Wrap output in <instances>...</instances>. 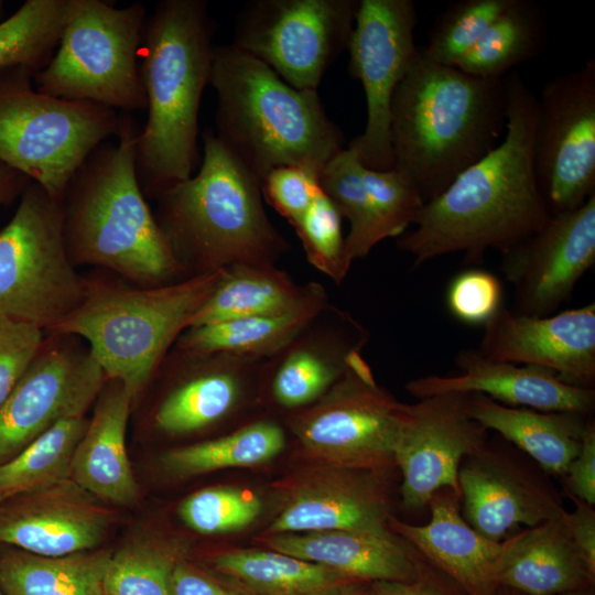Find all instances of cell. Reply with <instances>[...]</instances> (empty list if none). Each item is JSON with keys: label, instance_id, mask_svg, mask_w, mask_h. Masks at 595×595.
I'll return each instance as SVG.
<instances>
[{"label": "cell", "instance_id": "44", "mask_svg": "<svg viewBox=\"0 0 595 595\" xmlns=\"http://www.w3.org/2000/svg\"><path fill=\"white\" fill-rule=\"evenodd\" d=\"M502 286L493 273L469 269L448 284L446 304L451 314L470 325H485L502 306Z\"/></svg>", "mask_w": 595, "mask_h": 595}, {"label": "cell", "instance_id": "9", "mask_svg": "<svg viewBox=\"0 0 595 595\" xmlns=\"http://www.w3.org/2000/svg\"><path fill=\"white\" fill-rule=\"evenodd\" d=\"M145 20L141 3L69 0L58 44L33 77L35 89L115 111L145 109L139 64Z\"/></svg>", "mask_w": 595, "mask_h": 595}, {"label": "cell", "instance_id": "10", "mask_svg": "<svg viewBox=\"0 0 595 595\" xmlns=\"http://www.w3.org/2000/svg\"><path fill=\"white\" fill-rule=\"evenodd\" d=\"M86 278L72 263L62 202L30 182L0 229V317L52 332L83 302Z\"/></svg>", "mask_w": 595, "mask_h": 595}, {"label": "cell", "instance_id": "50", "mask_svg": "<svg viewBox=\"0 0 595 595\" xmlns=\"http://www.w3.org/2000/svg\"><path fill=\"white\" fill-rule=\"evenodd\" d=\"M569 496V495H567ZM574 504L572 511L564 510L561 519L566 532L591 571L595 572V510L575 497L569 496Z\"/></svg>", "mask_w": 595, "mask_h": 595}, {"label": "cell", "instance_id": "17", "mask_svg": "<svg viewBox=\"0 0 595 595\" xmlns=\"http://www.w3.org/2000/svg\"><path fill=\"white\" fill-rule=\"evenodd\" d=\"M458 484L463 518L494 541L506 540L519 527H534L564 510L545 472L489 441L462 462Z\"/></svg>", "mask_w": 595, "mask_h": 595}, {"label": "cell", "instance_id": "15", "mask_svg": "<svg viewBox=\"0 0 595 595\" xmlns=\"http://www.w3.org/2000/svg\"><path fill=\"white\" fill-rule=\"evenodd\" d=\"M106 380L82 338L46 333L40 351L0 405V465L58 421L86 415Z\"/></svg>", "mask_w": 595, "mask_h": 595}, {"label": "cell", "instance_id": "8", "mask_svg": "<svg viewBox=\"0 0 595 595\" xmlns=\"http://www.w3.org/2000/svg\"><path fill=\"white\" fill-rule=\"evenodd\" d=\"M35 74L24 67L0 71V162L62 202L90 153L117 137L125 115L40 93Z\"/></svg>", "mask_w": 595, "mask_h": 595}, {"label": "cell", "instance_id": "41", "mask_svg": "<svg viewBox=\"0 0 595 595\" xmlns=\"http://www.w3.org/2000/svg\"><path fill=\"white\" fill-rule=\"evenodd\" d=\"M261 512V502L252 494L229 486L201 489L186 497L178 507L182 521L192 530L226 533L251 524Z\"/></svg>", "mask_w": 595, "mask_h": 595}, {"label": "cell", "instance_id": "6", "mask_svg": "<svg viewBox=\"0 0 595 595\" xmlns=\"http://www.w3.org/2000/svg\"><path fill=\"white\" fill-rule=\"evenodd\" d=\"M209 84L217 95L215 134L259 183L282 165L321 174L345 148L317 90L292 87L231 44L215 46Z\"/></svg>", "mask_w": 595, "mask_h": 595}, {"label": "cell", "instance_id": "16", "mask_svg": "<svg viewBox=\"0 0 595 595\" xmlns=\"http://www.w3.org/2000/svg\"><path fill=\"white\" fill-rule=\"evenodd\" d=\"M487 441L488 430L468 412V393L450 392L407 403L394 450L403 505L411 509L428 506L444 488L461 496V464Z\"/></svg>", "mask_w": 595, "mask_h": 595}, {"label": "cell", "instance_id": "19", "mask_svg": "<svg viewBox=\"0 0 595 595\" xmlns=\"http://www.w3.org/2000/svg\"><path fill=\"white\" fill-rule=\"evenodd\" d=\"M483 356L555 372L591 388L595 380V303L558 314L531 316L501 306L484 325Z\"/></svg>", "mask_w": 595, "mask_h": 595}, {"label": "cell", "instance_id": "52", "mask_svg": "<svg viewBox=\"0 0 595 595\" xmlns=\"http://www.w3.org/2000/svg\"><path fill=\"white\" fill-rule=\"evenodd\" d=\"M307 595H370V582H345L317 589Z\"/></svg>", "mask_w": 595, "mask_h": 595}, {"label": "cell", "instance_id": "36", "mask_svg": "<svg viewBox=\"0 0 595 595\" xmlns=\"http://www.w3.org/2000/svg\"><path fill=\"white\" fill-rule=\"evenodd\" d=\"M89 419L58 421L24 450L0 465V499L33 494L61 484L71 476L74 452Z\"/></svg>", "mask_w": 595, "mask_h": 595}, {"label": "cell", "instance_id": "33", "mask_svg": "<svg viewBox=\"0 0 595 595\" xmlns=\"http://www.w3.org/2000/svg\"><path fill=\"white\" fill-rule=\"evenodd\" d=\"M545 40L541 7L532 0H512L454 67L476 78L502 79L536 57Z\"/></svg>", "mask_w": 595, "mask_h": 595}, {"label": "cell", "instance_id": "37", "mask_svg": "<svg viewBox=\"0 0 595 595\" xmlns=\"http://www.w3.org/2000/svg\"><path fill=\"white\" fill-rule=\"evenodd\" d=\"M363 167L355 150L347 145L326 163L320 174L322 191L349 224L344 242V259L349 269L355 260L366 257L380 242L363 181Z\"/></svg>", "mask_w": 595, "mask_h": 595}, {"label": "cell", "instance_id": "51", "mask_svg": "<svg viewBox=\"0 0 595 595\" xmlns=\"http://www.w3.org/2000/svg\"><path fill=\"white\" fill-rule=\"evenodd\" d=\"M30 182L28 176L0 162V206H8L20 197Z\"/></svg>", "mask_w": 595, "mask_h": 595}, {"label": "cell", "instance_id": "54", "mask_svg": "<svg viewBox=\"0 0 595 595\" xmlns=\"http://www.w3.org/2000/svg\"><path fill=\"white\" fill-rule=\"evenodd\" d=\"M496 595H523L508 587H499Z\"/></svg>", "mask_w": 595, "mask_h": 595}, {"label": "cell", "instance_id": "38", "mask_svg": "<svg viewBox=\"0 0 595 595\" xmlns=\"http://www.w3.org/2000/svg\"><path fill=\"white\" fill-rule=\"evenodd\" d=\"M68 6L69 0H26L0 22V71L42 69L58 44Z\"/></svg>", "mask_w": 595, "mask_h": 595}, {"label": "cell", "instance_id": "2", "mask_svg": "<svg viewBox=\"0 0 595 595\" xmlns=\"http://www.w3.org/2000/svg\"><path fill=\"white\" fill-rule=\"evenodd\" d=\"M507 108V76L476 78L418 47L391 102L392 167L432 201L498 144Z\"/></svg>", "mask_w": 595, "mask_h": 595}, {"label": "cell", "instance_id": "53", "mask_svg": "<svg viewBox=\"0 0 595 595\" xmlns=\"http://www.w3.org/2000/svg\"><path fill=\"white\" fill-rule=\"evenodd\" d=\"M556 595H595V588L594 586H591V587L565 592V593H561Z\"/></svg>", "mask_w": 595, "mask_h": 595}, {"label": "cell", "instance_id": "32", "mask_svg": "<svg viewBox=\"0 0 595 595\" xmlns=\"http://www.w3.org/2000/svg\"><path fill=\"white\" fill-rule=\"evenodd\" d=\"M110 555L91 550L47 558L4 551L0 553V588L6 595H104Z\"/></svg>", "mask_w": 595, "mask_h": 595}, {"label": "cell", "instance_id": "26", "mask_svg": "<svg viewBox=\"0 0 595 595\" xmlns=\"http://www.w3.org/2000/svg\"><path fill=\"white\" fill-rule=\"evenodd\" d=\"M94 404L73 455L71 477L98 498L126 506L139 493L126 446L132 400L119 380L107 379Z\"/></svg>", "mask_w": 595, "mask_h": 595}, {"label": "cell", "instance_id": "18", "mask_svg": "<svg viewBox=\"0 0 595 595\" xmlns=\"http://www.w3.org/2000/svg\"><path fill=\"white\" fill-rule=\"evenodd\" d=\"M594 263L595 193L504 253V273L516 291L515 312L551 315Z\"/></svg>", "mask_w": 595, "mask_h": 595}, {"label": "cell", "instance_id": "57", "mask_svg": "<svg viewBox=\"0 0 595 595\" xmlns=\"http://www.w3.org/2000/svg\"><path fill=\"white\" fill-rule=\"evenodd\" d=\"M2 500L0 499V505H1Z\"/></svg>", "mask_w": 595, "mask_h": 595}, {"label": "cell", "instance_id": "23", "mask_svg": "<svg viewBox=\"0 0 595 595\" xmlns=\"http://www.w3.org/2000/svg\"><path fill=\"white\" fill-rule=\"evenodd\" d=\"M455 364L458 374L415 378L405 383L407 391L416 399L479 393L509 407L586 416L594 410V389L570 385L549 369L494 360L477 349L459 350Z\"/></svg>", "mask_w": 595, "mask_h": 595}, {"label": "cell", "instance_id": "49", "mask_svg": "<svg viewBox=\"0 0 595 595\" xmlns=\"http://www.w3.org/2000/svg\"><path fill=\"white\" fill-rule=\"evenodd\" d=\"M565 490L591 506L595 505V425L588 421L578 454L570 463L564 476Z\"/></svg>", "mask_w": 595, "mask_h": 595}, {"label": "cell", "instance_id": "47", "mask_svg": "<svg viewBox=\"0 0 595 595\" xmlns=\"http://www.w3.org/2000/svg\"><path fill=\"white\" fill-rule=\"evenodd\" d=\"M174 595H259L238 578L180 560L174 571Z\"/></svg>", "mask_w": 595, "mask_h": 595}, {"label": "cell", "instance_id": "14", "mask_svg": "<svg viewBox=\"0 0 595 595\" xmlns=\"http://www.w3.org/2000/svg\"><path fill=\"white\" fill-rule=\"evenodd\" d=\"M418 17L412 0H360L347 50L348 69L361 82L367 120L348 147L370 170L392 169L391 102L416 53Z\"/></svg>", "mask_w": 595, "mask_h": 595}, {"label": "cell", "instance_id": "13", "mask_svg": "<svg viewBox=\"0 0 595 595\" xmlns=\"http://www.w3.org/2000/svg\"><path fill=\"white\" fill-rule=\"evenodd\" d=\"M533 170L551 217L578 208L595 193V58L544 85Z\"/></svg>", "mask_w": 595, "mask_h": 595}, {"label": "cell", "instance_id": "4", "mask_svg": "<svg viewBox=\"0 0 595 595\" xmlns=\"http://www.w3.org/2000/svg\"><path fill=\"white\" fill-rule=\"evenodd\" d=\"M137 130L125 115L117 141L86 159L62 201L67 255L82 266L111 272L141 286L186 279L161 232L136 167Z\"/></svg>", "mask_w": 595, "mask_h": 595}, {"label": "cell", "instance_id": "48", "mask_svg": "<svg viewBox=\"0 0 595 595\" xmlns=\"http://www.w3.org/2000/svg\"><path fill=\"white\" fill-rule=\"evenodd\" d=\"M416 551V550H415ZM370 595H467L453 580L416 551V573L408 582H370Z\"/></svg>", "mask_w": 595, "mask_h": 595}, {"label": "cell", "instance_id": "39", "mask_svg": "<svg viewBox=\"0 0 595 595\" xmlns=\"http://www.w3.org/2000/svg\"><path fill=\"white\" fill-rule=\"evenodd\" d=\"M175 552L150 541H134L110 555L104 595H174Z\"/></svg>", "mask_w": 595, "mask_h": 595}, {"label": "cell", "instance_id": "12", "mask_svg": "<svg viewBox=\"0 0 595 595\" xmlns=\"http://www.w3.org/2000/svg\"><path fill=\"white\" fill-rule=\"evenodd\" d=\"M358 0H255L240 13L230 43L285 83L317 90L347 48Z\"/></svg>", "mask_w": 595, "mask_h": 595}, {"label": "cell", "instance_id": "43", "mask_svg": "<svg viewBox=\"0 0 595 595\" xmlns=\"http://www.w3.org/2000/svg\"><path fill=\"white\" fill-rule=\"evenodd\" d=\"M363 181L380 241L403 235L424 205L414 184L394 167L376 171L364 166Z\"/></svg>", "mask_w": 595, "mask_h": 595}, {"label": "cell", "instance_id": "29", "mask_svg": "<svg viewBox=\"0 0 595 595\" xmlns=\"http://www.w3.org/2000/svg\"><path fill=\"white\" fill-rule=\"evenodd\" d=\"M468 412L485 429L512 443L543 472L560 477L578 454L589 421L586 415L572 412L509 407L479 393H468Z\"/></svg>", "mask_w": 595, "mask_h": 595}, {"label": "cell", "instance_id": "27", "mask_svg": "<svg viewBox=\"0 0 595 595\" xmlns=\"http://www.w3.org/2000/svg\"><path fill=\"white\" fill-rule=\"evenodd\" d=\"M109 524L100 508L66 494H39L0 509V543L21 551L60 558L91 551Z\"/></svg>", "mask_w": 595, "mask_h": 595}, {"label": "cell", "instance_id": "25", "mask_svg": "<svg viewBox=\"0 0 595 595\" xmlns=\"http://www.w3.org/2000/svg\"><path fill=\"white\" fill-rule=\"evenodd\" d=\"M261 542L304 561L363 582H408L416 573V551L393 534L353 530L266 534Z\"/></svg>", "mask_w": 595, "mask_h": 595}, {"label": "cell", "instance_id": "46", "mask_svg": "<svg viewBox=\"0 0 595 595\" xmlns=\"http://www.w3.org/2000/svg\"><path fill=\"white\" fill-rule=\"evenodd\" d=\"M46 333L33 325L0 317V405L40 351Z\"/></svg>", "mask_w": 595, "mask_h": 595}, {"label": "cell", "instance_id": "1", "mask_svg": "<svg viewBox=\"0 0 595 595\" xmlns=\"http://www.w3.org/2000/svg\"><path fill=\"white\" fill-rule=\"evenodd\" d=\"M507 83L502 140L425 203L414 228L397 238L415 267L454 252L466 262H477L490 249L504 255L551 218L533 170L538 99L518 71Z\"/></svg>", "mask_w": 595, "mask_h": 595}, {"label": "cell", "instance_id": "45", "mask_svg": "<svg viewBox=\"0 0 595 595\" xmlns=\"http://www.w3.org/2000/svg\"><path fill=\"white\" fill-rule=\"evenodd\" d=\"M262 197L292 226L322 192L320 174L300 165L272 169L260 183Z\"/></svg>", "mask_w": 595, "mask_h": 595}, {"label": "cell", "instance_id": "35", "mask_svg": "<svg viewBox=\"0 0 595 595\" xmlns=\"http://www.w3.org/2000/svg\"><path fill=\"white\" fill-rule=\"evenodd\" d=\"M284 445L283 428L271 419H259L226 435L170 450L161 461L165 470L172 475L193 476L268 462Z\"/></svg>", "mask_w": 595, "mask_h": 595}, {"label": "cell", "instance_id": "20", "mask_svg": "<svg viewBox=\"0 0 595 595\" xmlns=\"http://www.w3.org/2000/svg\"><path fill=\"white\" fill-rule=\"evenodd\" d=\"M380 473L324 465L299 474L288 483L267 534L328 530L390 533L389 496Z\"/></svg>", "mask_w": 595, "mask_h": 595}, {"label": "cell", "instance_id": "5", "mask_svg": "<svg viewBox=\"0 0 595 595\" xmlns=\"http://www.w3.org/2000/svg\"><path fill=\"white\" fill-rule=\"evenodd\" d=\"M199 171L155 201L153 215L184 277L237 264L275 266L290 246L263 207L260 183L204 130Z\"/></svg>", "mask_w": 595, "mask_h": 595}, {"label": "cell", "instance_id": "30", "mask_svg": "<svg viewBox=\"0 0 595 595\" xmlns=\"http://www.w3.org/2000/svg\"><path fill=\"white\" fill-rule=\"evenodd\" d=\"M323 288L317 282L298 284L277 266H232L224 270L215 290L193 315L188 327L292 311Z\"/></svg>", "mask_w": 595, "mask_h": 595}, {"label": "cell", "instance_id": "21", "mask_svg": "<svg viewBox=\"0 0 595 595\" xmlns=\"http://www.w3.org/2000/svg\"><path fill=\"white\" fill-rule=\"evenodd\" d=\"M269 358L196 353L172 347L159 368L173 379L150 422L169 436L198 433L227 419L240 404L248 379Z\"/></svg>", "mask_w": 595, "mask_h": 595}, {"label": "cell", "instance_id": "11", "mask_svg": "<svg viewBox=\"0 0 595 595\" xmlns=\"http://www.w3.org/2000/svg\"><path fill=\"white\" fill-rule=\"evenodd\" d=\"M407 403L381 388L361 353L317 401L288 418L304 452L333 467L382 472L394 466V450Z\"/></svg>", "mask_w": 595, "mask_h": 595}, {"label": "cell", "instance_id": "40", "mask_svg": "<svg viewBox=\"0 0 595 595\" xmlns=\"http://www.w3.org/2000/svg\"><path fill=\"white\" fill-rule=\"evenodd\" d=\"M512 0H457L435 19L429 31L425 55L455 66Z\"/></svg>", "mask_w": 595, "mask_h": 595}, {"label": "cell", "instance_id": "31", "mask_svg": "<svg viewBox=\"0 0 595 595\" xmlns=\"http://www.w3.org/2000/svg\"><path fill=\"white\" fill-rule=\"evenodd\" d=\"M325 288L292 311L186 328L174 347L207 354L270 358L288 345L327 304Z\"/></svg>", "mask_w": 595, "mask_h": 595}, {"label": "cell", "instance_id": "22", "mask_svg": "<svg viewBox=\"0 0 595 595\" xmlns=\"http://www.w3.org/2000/svg\"><path fill=\"white\" fill-rule=\"evenodd\" d=\"M369 331L349 312L328 303L267 364L272 401L291 412L322 398L361 353Z\"/></svg>", "mask_w": 595, "mask_h": 595}, {"label": "cell", "instance_id": "42", "mask_svg": "<svg viewBox=\"0 0 595 595\" xmlns=\"http://www.w3.org/2000/svg\"><path fill=\"white\" fill-rule=\"evenodd\" d=\"M292 227L307 262L336 284L343 283L349 268L344 259L342 217L323 191Z\"/></svg>", "mask_w": 595, "mask_h": 595}, {"label": "cell", "instance_id": "55", "mask_svg": "<svg viewBox=\"0 0 595 595\" xmlns=\"http://www.w3.org/2000/svg\"><path fill=\"white\" fill-rule=\"evenodd\" d=\"M3 12H4V4H3V1L0 0V19L3 15Z\"/></svg>", "mask_w": 595, "mask_h": 595}, {"label": "cell", "instance_id": "28", "mask_svg": "<svg viewBox=\"0 0 595 595\" xmlns=\"http://www.w3.org/2000/svg\"><path fill=\"white\" fill-rule=\"evenodd\" d=\"M561 515L511 536L497 576L499 587L556 595L595 585V572L570 539Z\"/></svg>", "mask_w": 595, "mask_h": 595}, {"label": "cell", "instance_id": "3", "mask_svg": "<svg viewBox=\"0 0 595 595\" xmlns=\"http://www.w3.org/2000/svg\"><path fill=\"white\" fill-rule=\"evenodd\" d=\"M212 39L205 1L163 0L147 17L139 64L148 119L136 138L137 174L147 199L192 176Z\"/></svg>", "mask_w": 595, "mask_h": 595}, {"label": "cell", "instance_id": "56", "mask_svg": "<svg viewBox=\"0 0 595 595\" xmlns=\"http://www.w3.org/2000/svg\"><path fill=\"white\" fill-rule=\"evenodd\" d=\"M0 595H6L1 588H0Z\"/></svg>", "mask_w": 595, "mask_h": 595}, {"label": "cell", "instance_id": "7", "mask_svg": "<svg viewBox=\"0 0 595 595\" xmlns=\"http://www.w3.org/2000/svg\"><path fill=\"white\" fill-rule=\"evenodd\" d=\"M223 272L141 286L97 269L85 275L82 304L50 333L82 338L107 379L125 386L133 408Z\"/></svg>", "mask_w": 595, "mask_h": 595}, {"label": "cell", "instance_id": "34", "mask_svg": "<svg viewBox=\"0 0 595 595\" xmlns=\"http://www.w3.org/2000/svg\"><path fill=\"white\" fill-rule=\"evenodd\" d=\"M213 569L229 574L259 595H307L355 581L337 571L274 550L238 549L214 554Z\"/></svg>", "mask_w": 595, "mask_h": 595}, {"label": "cell", "instance_id": "24", "mask_svg": "<svg viewBox=\"0 0 595 595\" xmlns=\"http://www.w3.org/2000/svg\"><path fill=\"white\" fill-rule=\"evenodd\" d=\"M461 496L444 488L428 504L430 521L412 524L392 515L390 531L444 572L467 595H496L498 572L511 537L494 541L477 532L463 518Z\"/></svg>", "mask_w": 595, "mask_h": 595}]
</instances>
